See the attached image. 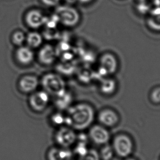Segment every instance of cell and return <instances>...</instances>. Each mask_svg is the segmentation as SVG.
I'll return each mask as SVG.
<instances>
[{"mask_svg": "<svg viewBox=\"0 0 160 160\" xmlns=\"http://www.w3.org/2000/svg\"><path fill=\"white\" fill-rule=\"evenodd\" d=\"M139 2H140V1H148V0H138Z\"/></svg>", "mask_w": 160, "mask_h": 160, "instance_id": "cell-26", "label": "cell"}, {"mask_svg": "<svg viewBox=\"0 0 160 160\" xmlns=\"http://www.w3.org/2000/svg\"><path fill=\"white\" fill-rule=\"evenodd\" d=\"M51 121L53 125L62 126L65 125V116L60 112H56L52 115Z\"/></svg>", "mask_w": 160, "mask_h": 160, "instance_id": "cell-20", "label": "cell"}, {"mask_svg": "<svg viewBox=\"0 0 160 160\" xmlns=\"http://www.w3.org/2000/svg\"><path fill=\"white\" fill-rule=\"evenodd\" d=\"M153 4L155 5L156 7H160V0H151Z\"/></svg>", "mask_w": 160, "mask_h": 160, "instance_id": "cell-25", "label": "cell"}, {"mask_svg": "<svg viewBox=\"0 0 160 160\" xmlns=\"http://www.w3.org/2000/svg\"><path fill=\"white\" fill-rule=\"evenodd\" d=\"M26 35L24 32L20 30H17L12 33L11 41L12 43L17 47H20L25 42Z\"/></svg>", "mask_w": 160, "mask_h": 160, "instance_id": "cell-18", "label": "cell"}, {"mask_svg": "<svg viewBox=\"0 0 160 160\" xmlns=\"http://www.w3.org/2000/svg\"><path fill=\"white\" fill-rule=\"evenodd\" d=\"M47 18L42 11L32 9L27 12L25 16V22L28 27L32 29H38L45 25Z\"/></svg>", "mask_w": 160, "mask_h": 160, "instance_id": "cell-6", "label": "cell"}, {"mask_svg": "<svg viewBox=\"0 0 160 160\" xmlns=\"http://www.w3.org/2000/svg\"><path fill=\"white\" fill-rule=\"evenodd\" d=\"M134 160V159H131V158H129V159H128V160Z\"/></svg>", "mask_w": 160, "mask_h": 160, "instance_id": "cell-27", "label": "cell"}, {"mask_svg": "<svg viewBox=\"0 0 160 160\" xmlns=\"http://www.w3.org/2000/svg\"><path fill=\"white\" fill-rule=\"evenodd\" d=\"M72 102V96L69 92L65 91L58 96L54 97V104L59 110H64L70 107Z\"/></svg>", "mask_w": 160, "mask_h": 160, "instance_id": "cell-14", "label": "cell"}, {"mask_svg": "<svg viewBox=\"0 0 160 160\" xmlns=\"http://www.w3.org/2000/svg\"><path fill=\"white\" fill-rule=\"evenodd\" d=\"M43 90L47 92L50 96L56 97L67 91L64 79L59 75L48 73L43 76L41 81Z\"/></svg>", "mask_w": 160, "mask_h": 160, "instance_id": "cell-2", "label": "cell"}, {"mask_svg": "<svg viewBox=\"0 0 160 160\" xmlns=\"http://www.w3.org/2000/svg\"><path fill=\"white\" fill-rule=\"evenodd\" d=\"M92 140L97 144H104L109 139V134L104 128L100 126H94L89 131Z\"/></svg>", "mask_w": 160, "mask_h": 160, "instance_id": "cell-12", "label": "cell"}, {"mask_svg": "<svg viewBox=\"0 0 160 160\" xmlns=\"http://www.w3.org/2000/svg\"><path fill=\"white\" fill-rule=\"evenodd\" d=\"M113 147L116 153L121 157H127L132 151V142L126 136L117 137L114 140Z\"/></svg>", "mask_w": 160, "mask_h": 160, "instance_id": "cell-8", "label": "cell"}, {"mask_svg": "<svg viewBox=\"0 0 160 160\" xmlns=\"http://www.w3.org/2000/svg\"><path fill=\"white\" fill-rule=\"evenodd\" d=\"M58 22L67 27H75L80 22V15L77 9L69 6H62L56 9Z\"/></svg>", "mask_w": 160, "mask_h": 160, "instance_id": "cell-3", "label": "cell"}, {"mask_svg": "<svg viewBox=\"0 0 160 160\" xmlns=\"http://www.w3.org/2000/svg\"><path fill=\"white\" fill-rule=\"evenodd\" d=\"M115 82L111 79L103 80L100 86L101 91L105 94L112 93L115 91Z\"/></svg>", "mask_w": 160, "mask_h": 160, "instance_id": "cell-19", "label": "cell"}, {"mask_svg": "<svg viewBox=\"0 0 160 160\" xmlns=\"http://www.w3.org/2000/svg\"><path fill=\"white\" fill-rule=\"evenodd\" d=\"M50 102V95L44 90L34 92L31 94L28 100L31 110L41 112L47 109Z\"/></svg>", "mask_w": 160, "mask_h": 160, "instance_id": "cell-5", "label": "cell"}, {"mask_svg": "<svg viewBox=\"0 0 160 160\" xmlns=\"http://www.w3.org/2000/svg\"><path fill=\"white\" fill-rule=\"evenodd\" d=\"M151 99L155 102H160V87L156 88L151 95Z\"/></svg>", "mask_w": 160, "mask_h": 160, "instance_id": "cell-24", "label": "cell"}, {"mask_svg": "<svg viewBox=\"0 0 160 160\" xmlns=\"http://www.w3.org/2000/svg\"><path fill=\"white\" fill-rule=\"evenodd\" d=\"M78 160H100V156L96 150L91 149L83 155L78 156Z\"/></svg>", "mask_w": 160, "mask_h": 160, "instance_id": "cell-21", "label": "cell"}, {"mask_svg": "<svg viewBox=\"0 0 160 160\" xmlns=\"http://www.w3.org/2000/svg\"><path fill=\"white\" fill-rule=\"evenodd\" d=\"M99 120L103 125L112 126L118 121V116L115 112L110 110L102 111L99 115Z\"/></svg>", "mask_w": 160, "mask_h": 160, "instance_id": "cell-15", "label": "cell"}, {"mask_svg": "<svg viewBox=\"0 0 160 160\" xmlns=\"http://www.w3.org/2000/svg\"><path fill=\"white\" fill-rule=\"evenodd\" d=\"M43 36L36 31H31L26 35L25 42L32 49L40 47L43 42Z\"/></svg>", "mask_w": 160, "mask_h": 160, "instance_id": "cell-16", "label": "cell"}, {"mask_svg": "<svg viewBox=\"0 0 160 160\" xmlns=\"http://www.w3.org/2000/svg\"><path fill=\"white\" fill-rule=\"evenodd\" d=\"M57 57V49L51 45H45L40 48L38 59L42 64L50 65L56 62Z\"/></svg>", "mask_w": 160, "mask_h": 160, "instance_id": "cell-9", "label": "cell"}, {"mask_svg": "<svg viewBox=\"0 0 160 160\" xmlns=\"http://www.w3.org/2000/svg\"><path fill=\"white\" fill-rule=\"evenodd\" d=\"M148 24L155 31H160V6L156 7L150 12Z\"/></svg>", "mask_w": 160, "mask_h": 160, "instance_id": "cell-17", "label": "cell"}, {"mask_svg": "<svg viewBox=\"0 0 160 160\" xmlns=\"http://www.w3.org/2000/svg\"><path fill=\"white\" fill-rule=\"evenodd\" d=\"M17 48L15 52V58L17 62L24 66L31 64L35 58L32 49L24 45Z\"/></svg>", "mask_w": 160, "mask_h": 160, "instance_id": "cell-10", "label": "cell"}, {"mask_svg": "<svg viewBox=\"0 0 160 160\" xmlns=\"http://www.w3.org/2000/svg\"><path fill=\"white\" fill-rule=\"evenodd\" d=\"M40 81L33 75L22 76L18 81V88L23 93L31 94L37 90Z\"/></svg>", "mask_w": 160, "mask_h": 160, "instance_id": "cell-7", "label": "cell"}, {"mask_svg": "<svg viewBox=\"0 0 160 160\" xmlns=\"http://www.w3.org/2000/svg\"><path fill=\"white\" fill-rule=\"evenodd\" d=\"M150 7L147 1H140L137 6L138 11L142 14L147 13L149 12Z\"/></svg>", "mask_w": 160, "mask_h": 160, "instance_id": "cell-23", "label": "cell"}, {"mask_svg": "<svg viewBox=\"0 0 160 160\" xmlns=\"http://www.w3.org/2000/svg\"><path fill=\"white\" fill-rule=\"evenodd\" d=\"M100 64L101 69L106 73H113L118 69V60L112 54H104L100 58Z\"/></svg>", "mask_w": 160, "mask_h": 160, "instance_id": "cell-13", "label": "cell"}, {"mask_svg": "<svg viewBox=\"0 0 160 160\" xmlns=\"http://www.w3.org/2000/svg\"><path fill=\"white\" fill-rule=\"evenodd\" d=\"M113 149L109 145L103 148L101 152V156L104 160H110L113 156Z\"/></svg>", "mask_w": 160, "mask_h": 160, "instance_id": "cell-22", "label": "cell"}, {"mask_svg": "<svg viewBox=\"0 0 160 160\" xmlns=\"http://www.w3.org/2000/svg\"><path fill=\"white\" fill-rule=\"evenodd\" d=\"M54 139L59 147L69 148L75 144L77 134L73 128L64 125L59 127L56 131Z\"/></svg>", "mask_w": 160, "mask_h": 160, "instance_id": "cell-4", "label": "cell"}, {"mask_svg": "<svg viewBox=\"0 0 160 160\" xmlns=\"http://www.w3.org/2000/svg\"><path fill=\"white\" fill-rule=\"evenodd\" d=\"M65 125L74 130H83L91 125L94 120L93 109L86 103L71 105L67 110Z\"/></svg>", "mask_w": 160, "mask_h": 160, "instance_id": "cell-1", "label": "cell"}, {"mask_svg": "<svg viewBox=\"0 0 160 160\" xmlns=\"http://www.w3.org/2000/svg\"><path fill=\"white\" fill-rule=\"evenodd\" d=\"M72 152L69 148L58 147L52 148L47 152L48 160H70Z\"/></svg>", "mask_w": 160, "mask_h": 160, "instance_id": "cell-11", "label": "cell"}]
</instances>
